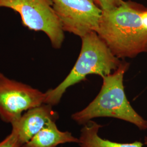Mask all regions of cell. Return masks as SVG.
Instances as JSON below:
<instances>
[{
	"label": "cell",
	"mask_w": 147,
	"mask_h": 147,
	"mask_svg": "<svg viewBox=\"0 0 147 147\" xmlns=\"http://www.w3.org/2000/svg\"><path fill=\"white\" fill-rule=\"evenodd\" d=\"M95 3L102 11H110L121 5L123 0H94Z\"/></svg>",
	"instance_id": "11"
},
{
	"label": "cell",
	"mask_w": 147,
	"mask_h": 147,
	"mask_svg": "<svg viewBox=\"0 0 147 147\" xmlns=\"http://www.w3.org/2000/svg\"><path fill=\"white\" fill-rule=\"evenodd\" d=\"M102 126L94 121H90L84 125L81 130L78 144L81 147H143L141 142L121 143L105 140L99 135Z\"/></svg>",
	"instance_id": "9"
},
{
	"label": "cell",
	"mask_w": 147,
	"mask_h": 147,
	"mask_svg": "<svg viewBox=\"0 0 147 147\" xmlns=\"http://www.w3.org/2000/svg\"><path fill=\"white\" fill-rule=\"evenodd\" d=\"M58 118V113L53 110L52 105L42 104L24 113L18 121L11 124V130L24 145L49 122L56 121Z\"/></svg>",
	"instance_id": "7"
},
{
	"label": "cell",
	"mask_w": 147,
	"mask_h": 147,
	"mask_svg": "<svg viewBox=\"0 0 147 147\" xmlns=\"http://www.w3.org/2000/svg\"><path fill=\"white\" fill-rule=\"evenodd\" d=\"M81 39V52L73 68L60 84L45 93L44 104L57 105L67 89L85 80L87 75L95 74L102 78L113 73L121 65L122 61L113 55L96 32Z\"/></svg>",
	"instance_id": "3"
},
{
	"label": "cell",
	"mask_w": 147,
	"mask_h": 147,
	"mask_svg": "<svg viewBox=\"0 0 147 147\" xmlns=\"http://www.w3.org/2000/svg\"><path fill=\"white\" fill-rule=\"evenodd\" d=\"M45 93L0 72V118L11 125L27 111L44 104Z\"/></svg>",
	"instance_id": "5"
},
{
	"label": "cell",
	"mask_w": 147,
	"mask_h": 147,
	"mask_svg": "<svg viewBox=\"0 0 147 147\" xmlns=\"http://www.w3.org/2000/svg\"><path fill=\"white\" fill-rule=\"evenodd\" d=\"M1 7L18 13L29 30L45 33L55 49L62 47L64 31L50 0H0Z\"/></svg>",
	"instance_id": "4"
},
{
	"label": "cell",
	"mask_w": 147,
	"mask_h": 147,
	"mask_svg": "<svg viewBox=\"0 0 147 147\" xmlns=\"http://www.w3.org/2000/svg\"><path fill=\"white\" fill-rule=\"evenodd\" d=\"M22 143L16 132L11 130V134L0 142V147H22Z\"/></svg>",
	"instance_id": "10"
},
{
	"label": "cell",
	"mask_w": 147,
	"mask_h": 147,
	"mask_svg": "<svg viewBox=\"0 0 147 147\" xmlns=\"http://www.w3.org/2000/svg\"><path fill=\"white\" fill-rule=\"evenodd\" d=\"M129 67V63L121 62L115 71L103 76L99 94L84 109L73 113L71 119L84 125L95 118H115L129 122L141 130H147V120L134 109L125 93L123 79Z\"/></svg>",
	"instance_id": "2"
},
{
	"label": "cell",
	"mask_w": 147,
	"mask_h": 147,
	"mask_svg": "<svg viewBox=\"0 0 147 147\" xmlns=\"http://www.w3.org/2000/svg\"><path fill=\"white\" fill-rule=\"evenodd\" d=\"M144 144L147 146V136L144 138Z\"/></svg>",
	"instance_id": "12"
},
{
	"label": "cell",
	"mask_w": 147,
	"mask_h": 147,
	"mask_svg": "<svg viewBox=\"0 0 147 147\" xmlns=\"http://www.w3.org/2000/svg\"><path fill=\"white\" fill-rule=\"evenodd\" d=\"M67 143H78L79 138L70 132L59 130L56 121H51L22 147H56Z\"/></svg>",
	"instance_id": "8"
},
{
	"label": "cell",
	"mask_w": 147,
	"mask_h": 147,
	"mask_svg": "<svg viewBox=\"0 0 147 147\" xmlns=\"http://www.w3.org/2000/svg\"><path fill=\"white\" fill-rule=\"evenodd\" d=\"M63 31L82 38L96 32L103 11L94 0H50Z\"/></svg>",
	"instance_id": "6"
},
{
	"label": "cell",
	"mask_w": 147,
	"mask_h": 147,
	"mask_svg": "<svg viewBox=\"0 0 147 147\" xmlns=\"http://www.w3.org/2000/svg\"><path fill=\"white\" fill-rule=\"evenodd\" d=\"M96 32L119 59L147 53V7L128 1L103 11Z\"/></svg>",
	"instance_id": "1"
}]
</instances>
